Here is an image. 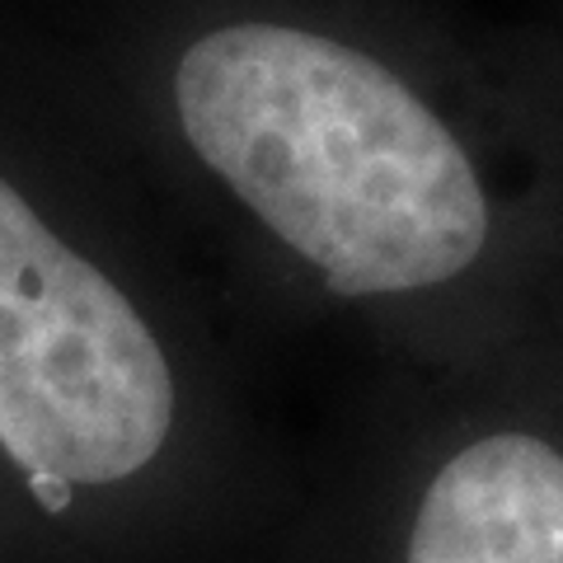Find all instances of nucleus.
I'll list each match as a JSON object with an SVG mask.
<instances>
[{
    "instance_id": "f257e3e1",
    "label": "nucleus",
    "mask_w": 563,
    "mask_h": 563,
    "mask_svg": "<svg viewBox=\"0 0 563 563\" xmlns=\"http://www.w3.org/2000/svg\"><path fill=\"white\" fill-rule=\"evenodd\" d=\"M122 146L258 306L432 372L563 320L544 47L395 0H141L52 29Z\"/></svg>"
},
{
    "instance_id": "f03ea898",
    "label": "nucleus",
    "mask_w": 563,
    "mask_h": 563,
    "mask_svg": "<svg viewBox=\"0 0 563 563\" xmlns=\"http://www.w3.org/2000/svg\"><path fill=\"white\" fill-rule=\"evenodd\" d=\"M235 362L62 43L0 10V563H282L301 488Z\"/></svg>"
},
{
    "instance_id": "7ed1b4c3",
    "label": "nucleus",
    "mask_w": 563,
    "mask_h": 563,
    "mask_svg": "<svg viewBox=\"0 0 563 563\" xmlns=\"http://www.w3.org/2000/svg\"><path fill=\"white\" fill-rule=\"evenodd\" d=\"M282 563H563V320L474 362L385 372Z\"/></svg>"
}]
</instances>
